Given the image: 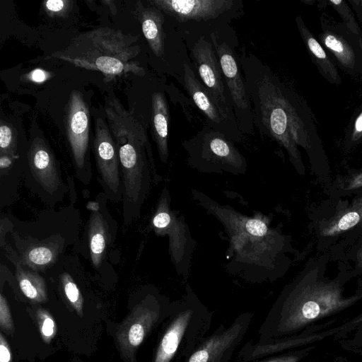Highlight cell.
Returning <instances> with one entry per match:
<instances>
[{"mask_svg": "<svg viewBox=\"0 0 362 362\" xmlns=\"http://www.w3.org/2000/svg\"><path fill=\"white\" fill-rule=\"evenodd\" d=\"M252 110L254 124L283 147L298 171L303 165L298 146L310 153L317 141L311 113L291 87L257 57L244 49L238 56Z\"/></svg>", "mask_w": 362, "mask_h": 362, "instance_id": "obj_1", "label": "cell"}, {"mask_svg": "<svg viewBox=\"0 0 362 362\" xmlns=\"http://www.w3.org/2000/svg\"><path fill=\"white\" fill-rule=\"evenodd\" d=\"M361 299V291L345 296L339 281L325 279L317 269L305 270L284 288L260 325L255 343L265 344L300 334Z\"/></svg>", "mask_w": 362, "mask_h": 362, "instance_id": "obj_2", "label": "cell"}, {"mask_svg": "<svg viewBox=\"0 0 362 362\" xmlns=\"http://www.w3.org/2000/svg\"><path fill=\"white\" fill-rule=\"evenodd\" d=\"M132 35L109 27H102L74 37L63 49L50 57L77 67L101 72L109 81L116 76L132 74L144 76L146 71L136 61L140 52Z\"/></svg>", "mask_w": 362, "mask_h": 362, "instance_id": "obj_3", "label": "cell"}, {"mask_svg": "<svg viewBox=\"0 0 362 362\" xmlns=\"http://www.w3.org/2000/svg\"><path fill=\"white\" fill-rule=\"evenodd\" d=\"M212 319L213 313L187 286L173 302L153 362H185L208 335Z\"/></svg>", "mask_w": 362, "mask_h": 362, "instance_id": "obj_4", "label": "cell"}, {"mask_svg": "<svg viewBox=\"0 0 362 362\" xmlns=\"http://www.w3.org/2000/svg\"><path fill=\"white\" fill-rule=\"evenodd\" d=\"M187 162L202 173L244 174L247 162L233 141L206 124L196 136L183 141Z\"/></svg>", "mask_w": 362, "mask_h": 362, "instance_id": "obj_5", "label": "cell"}, {"mask_svg": "<svg viewBox=\"0 0 362 362\" xmlns=\"http://www.w3.org/2000/svg\"><path fill=\"white\" fill-rule=\"evenodd\" d=\"M23 181L30 191L51 208L62 202L67 192L69 187L59 163L42 138H35L27 151Z\"/></svg>", "mask_w": 362, "mask_h": 362, "instance_id": "obj_6", "label": "cell"}, {"mask_svg": "<svg viewBox=\"0 0 362 362\" xmlns=\"http://www.w3.org/2000/svg\"><path fill=\"white\" fill-rule=\"evenodd\" d=\"M122 182L123 226L127 229L137 221L148 194L151 181L158 184L153 153L147 151L132 154H119Z\"/></svg>", "mask_w": 362, "mask_h": 362, "instance_id": "obj_7", "label": "cell"}, {"mask_svg": "<svg viewBox=\"0 0 362 362\" xmlns=\"http://www.w3.org/2000/svg\"><path fill=\"white\" fill-rule=\"evenodd\" d=\"M173 303L148 294L133 309L116 334L120 351L130 361L150 332L171 313Z\"/></svg>", "mask_w": 362, "mask_h": 362, "instance_id": "obj_8", "label": "cell"}, {"mask_svg": "<svg viewBox=\"0 0 362 362\" xmlns=\"http://www.w3.org/2000/svg\"><path fill=\"white\" fill-rule=\"evenodd\" d=\"M210 37L240 131L243 135L252 134L255 127L252 110L238 56L216 32H212Z\"/></svg>", "mask_w": 362, "mask_h": 362, "instance_id": "obj_9", "label": "cell"}, {"mask_svg": "<svg viewBox=\"0 0 362 362\" xmlns=\"http://www.w3.org/2000/svg\"><path fill=\"white\" fill-rule=\"evenodd\" d=\"M170 199L166 187H164L159 198L151 225L158 235H168L170 253L177 272L187 273L191 255L194 247L187 226L184 218L170 207Z\"/></svg>", "mask_w": 362, "mask_h": 362, "instance_id": "obj_10", "label": "cell"}, {"mask_svg": "<svg viewBox=\"0 0 362 362\" xmlns=\"http://www.w3.org/2000/svg\"><path fill=\"white\" fill-rule=\"evenodd\" d=\"M66 135L71 151L76 176L88 185L92 178L91 168L88 160L90 115L83 95L73 90L66 107Z\"/></svg>", "mask_w": 362, "mask_h": 362, "instance_id": "obj_11", "label": "cell"}, {"mask_svg": "<svg viewBox=\"0 0 362 362\" xmlns=\"http://www.w3.org/2000/svg\"><path fill=\"white\" fill-rule=\"evenodd\" d=\"M253 316L247 311L238 315L228 326L221 324L185 362H230L247 335Z\"/></svg>", "mask_w": 362, "mask_h": 362, "instance_id": "obj_12", "label": "cell"}, {"mask_svg": "<svg viewBox=\"0 0 362 362\" xmlns=\"http://www.w3.org/2000/svg\"><path fill=\"white\" fill-rule=\"evenodd\" d=\"M93 153L98 173V182L107 199L122 202V182L118 151L110 129L105 122L95 120Z\"/></svg>", "mask_w": 362, "mask_h": 362, "instance_id": "obj_13", "label": "cell"}, {"mask_svg": "<svg viewBox=\"0 0 362 362\" xmlns=\"http://www.w3.org/2000/svg\"><path fill=\"white\" fill-rule=\"evenodd\" d=\"M319 42L334 56L346 73L362 76V45L361 37L349 30L346 25L321 16Z\"/></svg>", "mask_w": 362, "mask_h": 362, "instance_id": "obj_14", "label": "cell"}, {"mask_svg": "<svg viewBox=\"0 0 362 362\" xmlns=\"http://www.w3.org/2000/svg\"><path fill=\"white\" fill-rule=\"evenodd\" d=\"M192 56L203 85L222 113L237 124L230 96L211 41L201 36L192 49Z\"/></svg>", "mask_w": 362, "mask_h": 362, "instance_id": "obj_15", "label": "cell"}, {"mask_svg": "<svg viewBox=\"0 0 362 362\" xmlns=\"http://www.w3.org/2000/svg\"><path fill=\"white\" fill-rule=\"evenodd\" d=\"M332 322H334V320L328 321L326 324L318 325L300 334L265 344H257L253 341H249L240 349L237 356L238 359L240 362H252L268 356L292 351L298 347L321 340L333 334H337L338 335L339 334H346L349 331H351L356 325V320L354 319L339 327L324 332L320 331L329 326Z\"/></svg>", "mask_w": 362, "mask_h": 362, "instance_id": "obj_16", "label": "cell"}, {"mask_svg": "<svg viewBox=\"0 0 362 362\" xmlns=\"http://www.w3.org/2000/svg\"><path fill=\"white\" fill-rule=\"evenodd\" d=\"M158 8L176 22L211 23L240 8L235 0H151Z\"/></svg>", "mask_w": 362, "mask_h": 362, "instance_id": "obj_17", "label": "cell"}, {"mask_svg": "<svg viewBox=\"0 0 362 362\" xmlns=\"http://www.w3.org/2000/svg\"><path fill=\"white\" fill-rule=\"evenodd\" d=\"M183 81L187 93L206 117L207 124L225 134L233 141L240 142L244 135L240 131L238 124L222 113L206 88L187 64L183 65Z\"/></svg>", "mask_w": 362, "mask_h": 362, "instance_id": "obj_18", "label": "cell"}, {"mask_svg": "<svg viewBox=\"0 0 362 362\" xmlns=\"http://www.w3.org/2000/svg\"><path fill=\"white\" fill-rule=\"evenodd\" d=\"M100 201L98 209L91 211L88 223V240L90 259L95 268L98 269L105 254L114 241L116 230L113 229V220L105 209V202Z\"/></svg>", "mask_w": 362, "mask_h": 362, "instance_id": "obj_19", "label": "cell"}, {"mask_svg": "<svg viewBox=\"0 0 362 362\" xmlns=\"http://www.w3.org/2000/svg\"><path fill=\"white\" fill-rule=\"evenodd\" d=\"M296 23L308 52L320 73L330 83L341 85V78L333 60L309 30L300 16H296Z\"/></svg>", "mask_w": 362, "mask_h": 362, "instance_id": "obj_20", "label": "cell"}, {"mask_svg": "<svg viewBox=\"0 0 362 362\" xmlns=\"http://www.w3.org/2000/svg\"><path fill=\"white\" fill-rule=\"evenodd\" d=\"M151 122L154 141L163 163L168 158L169 108L163 93L155 92L151 98Z\"/></svg>", "mask_w": 362, "mask_h": 362, "instance_id": "obj_21", "label": "cell"}, {"mask_svg": "<svg viewBox=\"0 0 362 362\" xmlns=\"http://www.w3.org/2000/svg\"><path fill=\"white\" fill-rule=\"evenodd\" d=\"M4 246L8 257L15 266L16 278L23 293L34 303L47 301V289L45 279L37 272L25 269L15 251L11 247Z\"/></svg>", "mask_w": 362, "mask_h": 362, "instance_id": "obj_22", "label": "cell"}, {"mask_svg": "<svg viewBox=\"0 0 362 362\" xmlns=\"http://www.w3.org/2000/svg\"><path fill=\"white\" fill-rule=\"evenodd\" d=\"M139 17L143 34L148 45L156 57L164 55L165 33L163 30L164 18L158 8L152 6L139 9Z\"/></svg>", "mask_w": 362, "mask_h": 362, "instance_id": "obj_23", "label": "cell"}, {"mask_svg": "<svg viewBox=\"0 0 362 362\" xmlns=\"http://www.w3.org/2000/svg\"><path fill=\"white\" fill-rule=\"evenodd\" d=\"M19 158L9 155L0 156V206L11 204L18 195L20 181L23 173L14 170L15 163Z\"/></svg>", "mask_w": 362, "mask_h": 362, "instance_id": "obj_24", "label": "cell"}, {"mask_svg": "<svg viewBox=\"0 0 362 362\" xmlns=\"http://www.w3.org/2000/svg\"><path fill=\"white\" fill-rule=\"evenodd\" d=\"M362 222V196L353 201L351 204L338 211L335 215L323 224L321 234L334 236L341 234Z\"/></svg>", "mask_w": 362, "mask_h": 362, "instance_id": "obj_25", "label": "cell"}, {"mask_svg": "<svg viewBox=\"0 0 362 362\" xmlns=\"http://www.w3.org/2000/svg\"><path fill=\"white\" fill-rule=\"evenodd\" d=\"M60 283L67 300L78 315H83V298L73 278L66 272L60 277Z\"/></svg>", "mask_w": 362, "mask_h": 362, "instance_id": "obj_26", "label": "cell"}, {"mask_svg": "<svg viewBox=\"0 0 362 362\" xmlns=\"http://www.w3.org/2000/svg\"><path fill=\"white\" fill-rule=\"evenodd\" d=\"M327 3L332 6L333 8L339 14L342 22L355 35L361 37L362 30L360 28L354 13L351 10L346 1L342 0L328 1Z\"/></svg>", "mask_w": 362, "mask_h": 362, "instance_id": "obj_27", "label": "cell"}, {"mask_svg": "<svg viewBox=\"0 0 362 362\" xmlns=\"http://www.w3.org/2000/svg\"><path fill=\"white\" fill-rule=\"evenodd\" d=\"M36 317L44 342L49 344L56 335L57 329L52 316L44 309H38Z\"/></svg>", "mask_w": 362, "mask_h": 362, "instance_id": "obj_28", "label": "cell"}, {"mask_svg": "<svg viewBox=\"0 0 362 362\" xmlns=\"http://www.w3.org/2000/svg\"><path fill=\"white\" fill-rule=\"evenodd\" d=\"M0 153L15 158L19 157L13 131L9 125L2 122L0 127Z\"/></svg>", "mask_w": 362, "mask_h": 362, "instance_id": "obj_29", "label": "cell"}, {"mask_svg": "<svg viewBox=\"0 0 362 362\" xmlns=\"http://www.w3.org/2000/svg\"><path fill=\"white\" fill-rule=\"evenodd\" d=\"M313 349V346H308L300 349H294L252 362H300Z\"/></svg>", "mask_w": 362, "mask_h": 362, "instance_id": "obj_30", "label": "cell"}, {"mask_svg": "<svg viewBox=\"0 0 362 362\" xmlns=\"http://www.w3.org/2000/svg\"><path fill=\"white\" fill-rule=\"evenodd\" d=\"M345 141L351 146L362 142V107L349 124L346 129Z\"/></svg>", "mask_w": 362, "mask_h": 362, "instance_id": "obj_31", "label": "cell"}, {"mask_svg": "<svg viewBox=\"0 0 362 362\" xmlns=\"http://www.w3.org/2000/svg\"><path fill=\"white\" fill-rule=\"evenodd\" d=\"M0 326L8 334H11L14 331L13 321L7 300L2 293L0 296Z\"/></svg>", "mask_w": 362, "mask_h": 362, "instance_id": "obj_32", "label": "cell"}, {"mask_svg": "<svg viewBox=\"0 0 362 362\" xmlns=\"http://www.w3.org/2000/svg\"><path fill=\"white\" fill-rule=\"evenodd\" d=\"M71 3L68 0H48L43 2V7L49 16H63L71 8Z\"/></svg>", "mask_w": 362, "mask_h": 362, "instance_id": "obj_33", "label": "cell"}, {"mask_svg": "<svg viewBox=\"0 0 362 362\" xmlns=\"http://www.w3.org/2000/svg\"><path fill=\"white\" fill-rule=\"evenodd\" d=\"M343 189L351 190L362 187V171L354 173L345 179Z\"/></svg>", "mask_w": 362, "mask_h": 362, "instance_id": "obj_34", "label": "cell"}, {"mask_svg": "<svg viewBox=\"0 0 362 362\" xmlns=\"http://www.w3.org/2000/svg\"><path fill=\"white\" fill-rule=\"evenodd\" d=\"M12 354L9 345L4 335L0 334V362H11Z\"/></svg>", "mask_w": 362, "mask_h": 362, "instance_id": "obj_35", "label": "cell"}, {"mask_svg": "<svg viewBox=\"0 0 362 362\" xmlns=\"http://www.w3.org/2000/svg\"><path fill=\"white\" fill-rule=\"evenodd\" d=\"M50 74L41 69H36L30 72L28 75V79L33 82L42 83L46 81Z\"/></svg>", "mask_w": 362, "mask_h": 362, "instance_id": "obj_36", "label": "cell"}, {"mask_svg": "<svg viewBox=\"0 0 362 362\" xmlns=\"http://www.w3.org/2000/svg\"><path fill=\"white\" fill-rule=\"evenodd\" d=\"M358 266L362 269V246L358 249L356 255Z\"/></svg>", "mask_w": 362, "mask_h": 362, "instance_id": "obj_37", "label": "cell"}, {"mask_svg": "<svg viewBox=\"0 0 362 362\" xmlns=\"http://www.w3.org/2000/svg\"><path fill=\"white\" fill-rule=\"evenodd\" d=\"M361 45H362V35L361 37Z\"/></svg>", "mask_w": 362, "mask_h": 362, "instance_id": "obj_38", "label": "cell"}, {"mask_svg": "<svg viewBox=\"0 0 362 362\" xmlns=\"http://www.w3.org/2000/svg\"><path fill=\"white\" fill-rule=\"evenodd\" d=\"M361 226H362V222H361Z\"/></svg>", "mask_w": 362, "mask_h": 362, "instance_id": "obj_39", "label": "cell"}]
</instances>
